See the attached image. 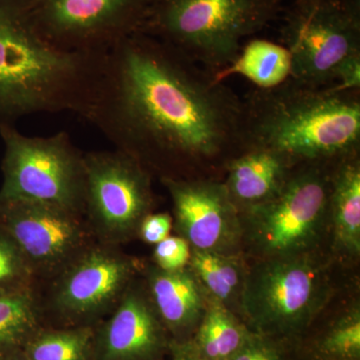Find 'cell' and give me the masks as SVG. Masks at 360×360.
<instances>
[{
  "label": "cell",
  "instance_id": "cell-1",
  "mask_svg": "<svg viewBox=\"0 0 360 360\" xmlns=\"http://www.w3.org/2000/svg\"><path fill=\"white\" fill-rule=\"evenodd\" d=\"M243 116L214 73L136 32L106 52L85 118L160 179H219L243 151Z\"/></svg>",
  "mask_w": 360,
  "mask_h": 360
},
{
  "label": "cell",
  "instance_id": "cell-2",
  "mask_svg": "<svg viewBox=\"0 0 360 360\" xmlns=\"http://www.w3.org/2000/svg\"><path fill=\"white\" fill-rule=\"evenodd\" d=\"M359 90L310 86L290 77L252 90L243 101V149H269L295 165L359 155Z\"/></svg>",
  "mask_w": 360,
  "mask_h": 360
},
{
  "label": "cell",
  "instance_id": "cell-3",
  "mask_svg": "<svg viewBox=\"0 0 360 360\" xmlns=\"http://www.w3.org/2000/svg\"><path fill=\"white\" fill-rule=\"evenodd\" d=\"M105 54L58 49L35 30L20 0H0V127L35 113L86 117Z\"/></svg>",
  "mask_w": 360,
  "mask_h": 360
},
{
  "label": "cell",
  "instance_id": "cell-4",
  "mask_svg": "<svg viewBox=\"0 0 360 360\" xmlns=\"http://www.w3.org/2000/svg\"><path fill=\"white\" fill-rule=\"evenodd\" d=\"M278 13L279 0H155L141 32L215 75Z\"/></svg>",
  "mask_w": 360,
  "mask_h": 360
},
{
  "label": "cell",
  "instance_id": "cell-5",
  "mask_svg": "<svg viewBox=\"0 0 360 360\" xmlns=\"http://www.w3.org/2000/svg\"><path fill=\"white\" fill-rule=\"evenodd\" d=\"M330 293L328 269L316 251L262 258L248 267L239 315L251 331L298 342Z\"/></svg>",
  "mask_w": 360,
  "mask_h": 360
},
{
  "label": "cell",
  "instance_id": "cell-6",
  "mask_svg": "<svg viewBox=\"0 0 360 360\" xmlns=\"http://www.w3.org/2000/svg\"><path fill=\"white\" fill-rule=\"evenodd\" d=\"M336 162L297 165L274 198L241 212L243 248L248 246L257 259L315 252L328 226Z\"/></svg>",
  "mask_w": 360,
  "mask_h": 360
},
{
  "label": "cell",
  "instance_id": "cell-7",
  "mask_svg": "<svg viewBox=\"0 0 360 360\" xmlns=\"http://www.w3.org/2000/svg\"><path fill=\"white\" fill-rule=\"evenodd\" d=\"M0 137L4 143L0 198L58 206L84 214V153L68 134L30 137L7 125L0 127Z\"/></svg>",
  "mask_w": 360,
  "mask_h": 360
},
{
  "label": "cell",
  "instance_id": "cell-8",
  "mask_svg": "<svg viewBox=\"0 0 360 360\" xmlns=\"http://www.w3.org/2000/svg\"><path fill=\"white\" fill-rule=\"evenodd\" d=\"M143 264L120 246L94 243L60 274L47 281L39 295L45 326H96L115 309Z\"/></svg>",
  "mask_w": 360,
  "mask_h": 360
},
{
  "label": "cell",
  "instance_id": "cell-9",
  "mask_svg": "<svg viewBox=\"0 0 360 360\" xmlns=\"http://www.w3.org/2000/svg\"><path fill=\"white\" fill-rule=\"evenodd\" d=\"M281 40L291 56L290 78L333 86L340 66L360 56V0H295Z\"/></svg>",
  "mask_w": 360,
  "mask_h": 360
},
{
  "label": "cell",
  "instance_id": "cell-10",
  "mask_svg": "<svg viewBox=\"0 0 360 360\" xmlns=\"http://www.w3.org/2000/svg\"><path fill=\"white\" fill-rule=\"evenodd\" d=\"M84 214L94 238L122 246L137 238L142 220L153 212L151 175L120 149L84 153Z\"/></svg>",
  "mask_w": 360,
  "mask_h": 360
},
{
  "label": "cell",
  "instance_id": "cell-11",
  "mask_svg": "<svg viewBox=\"0 0 360 360\" xmlns=\"http://www.w3.org/2000/svg\"><path fill=\"white\" fill-rule=\"evenodd\" d=\"M155 0H20L37 32L58 49L103 54L141 32Z\"/></svg>",
  "mask_w": 360,
  "mask_h": 360
},
{
  "label": "cell",
  "instance_id": "cell-12",
  "mask_svg": "<svg viewBox=\"0 0 360 360\" xmlns=\"http://www.w3.org/2000/svg\"><path fill=\"white\" fill-rule=\"evenodd\" d=\"M0 229L20 248L39 288L96 243L82 213L30 201L0 198Z\"/></svg>",
  "mask_w": 360,
  "mask_h": 360
},
{
  "label": "cell",
  "instance_id": "cell-13",
  "mask_svg": "<svg viewBox=\"0 0 360 360\" xmlns=\"http://www.w3.org/2000/svg\"><path fill=\"white\" fill-rule=\"evenodd\" d=\"M174 206L176 236L191 250L241 255L240 212L224 181L214 179H161Z\"/></svg>",
  "mask_w": 360,
  "mask_h": 360
},
{
  "label": "cell",
  "instance_id": "cell-14",
  "mask_svg": "<svg viewBox=\"0 0 360 360\" xmlns=\"http://www.w3.org/2000/svg\"><path fill=\"white\" fill-rule=\"evenodd\" d=\"M170 342L137 277L115 309L96 324L94 360H163Z\"/></svg>",
  "mask_w": 360,
  "mask_h": 360
},
{
  "label": "cell",
  "instance_id": "cell-15",
  "mask_svg": "<svg viewBox=\"0 0 360 360\" xmlns=\"http://www.w3.org/2000/svg\"><path fill=\"white\" fill-rule=\"evenodd\" d=\"M142 283L172 341L191 340L206 309L205 291L188 266L167 271L143 264Z\"/></svg>",
  "mask_w": 360,
  "mask_h": 360
},
{
  "label": "cell",
  "instance_id": "cell-16",
  "mask_svg": "<svg viewBox=\"0 0 360 360\" xmlns=\"http://www.w3.org/2000/svg\"><path fill=\"white\" fill-rule=\"evenodd\" d=\"M297 165L269 149H243L225 168L224 184L239 212L279 193Z\"/></svg>",
  "mask_w": 360,
  "mask_h": 360
},
{
  "label": "cell",
  "instance_id": "cell-17",
  "mask_svg": "<svg viewBox=\"0 0 360 360\" xmlns=\"http://www.w3.org/2000/svg\"><path fill=\"white\" fill-rule=\"evenodd\" d=\"M328 226L333 248L347 257L360 255L359 155L335 163L331 172L328 202Z\"/></svg>",
  "mask_w": 360,
  "mask_h": 360
},
{
  "label": "cell",
  "instance_id": "cell-18",
  "mask_svg": "<svg viewBox=\"0 0 360 360\" xmlns=\"http://www.w3.org/2000/svg\"><path fill=\"white\" fill-rule=\"evenodd\" d=\"M187 266L193 272L206 297L239 315L248 267L241 255L191 250Z\"/></svg>",
  "mask_w": 360,
  "mask_h": 360
},
{
  "label": "cell",
  "instance_id": "cell-19",
  "mask_svg": "<svg viewBox=\"0 0 360 360\" xmlns=\"http://www.w3.org/2000/svg\"><path fill=\"white\" fill-rule=\"evenodd\" d=\"M250 333L239 315L207 297L202 319L186 342L201 360H231Z\"/></svg>",
  "mask_w": 360,
  "mask_h": 360
},
{
  "label": "cell",
  "instance_id": "cell-20",
  "mask_svg": "<svg viewBox=\"0 0 360 360\" xmlns=\"http://www.w3.org/2000/svg\"><path fill=\"white\" fill-rule=\"evenodd\" d=\"M290 73L291 56L284 45L252 39L231 65L215 73V77L222 82L229 75H238L250 80L257 89H269L283 84Z\"/></svg>",
  "mask_w": 360,
  "mask_h": 360
},
{
  "label": "cell",
  "instance_id": "cell-21",
  "mask_svg": "<svg viewBox=\"0 0 360 360\" xmlns=\"http://www.w3.org/2000/svg\"><path fill=\"white\" fill-rule=\"evenodd\" d=\"M300 360H360V309L349 307L311 338L298 341Z\"/></svg>",
  "mask_w": 360,
  "mask_h": 360
},
{
  "label": "cell",
  "instance_id": "cell-22",
  "mask_svg": "<svg viewBox=\"0 0 360 360\" xmlns=\"http://www.w3.org/2000/svg\"><path fill=\"white\" fill-rule=\"evenodd\" d=\"M44 326L39 288L0 297V357L22 350Z\"/></svg>",
  "mask_w": 360,
  "mask_h": 360
},
{
  "label": "cell",
  "instance_id": "cell-23",
  "mask_svg": "<svg viewBox=\"0 0 360 360\" xmlns=\"http://www.w3.org/2000/svg\"><path fill=\"white\" fill-rule=\"evenodd\" d=\"M94 331L96 326H44L22 352L28 360H94Z\"/></svg>",
  "mask_w": 360,
  "mask_h": 360
},
{
  "label": "cell",
  "instance_id": "cell-24",
  "mask_svg": "<svg viewBox=\"0 0 360 360\" xmlns=\"http://www.w3.org/2000/svg\"><path fill=\"white\" fill-rule=\"evenodd\" d=\"M39 288V281L20 248L0 229V297Z\"/></svg>",
  "mask_w": 360,
  "mask_h": 360
},
{
  "label": "cell",
  "instance_id": "cell-25",
  "mask_svg": "<svg viewBox=\"0 0 360 360\" xmlns=\"http://www.w3.org/2000/svg\"><path fill=\"white\" fill-rule=\"evenodd\" d=\"M231 360H300L298 342L251 331Z\"/></svg>",
  "mask_w": 360,
  "mask_h": 360
},
{
  "label": "cell",
  "instance_id": "cell-26",
  "mask_svg": "<svg viewBox=\"0 0 360 360\" xmlns=\"http://www.w3.org/2000/svg\"><path fill=\"white\" fill-rule=\"evenodd\" d=\"M191 253L186 240L179 236H169L155 245L153 264L167 271L182 269L188 265Z\"/></svg>",
  "mask_w": 360,
  "mask_h": 360
},
{
  "label": "cell",
  "instance_id": "cell-27",
  "mask_svg": "<svg viewBox=\"0 0 360 360\" xmlns=\"http://www.w3.org/2000/svg\"><path fill=\"white\" fill-rule=\"evenodd\" d=\"M174 226V219L167 212H151L144 217L137 238L148 245H155L168 238Z\"/></svg>",
  "mask_w": 360,
  "mask_h": 360
},
{
  "label": "cell",
  "instance_id": "cell-28",
  "mask_svg": "<svg viewBox=\"0 0 360 360\" xmlns=\"http://www.w3.org/2000/svg\"><path fill=\"white\" fill-rule=\"evenodd\" d=\"M169 355L172 360H201L191 352L187 342H170Z\"/></svg>",
  "mask_w": 360,
  "mask_h": 360
},
{
  "label": "cell",
  "instance_id": "cell-29",
  "mask_svg": "<svg viewBox=\"0 0 360 360\" xmlns=\"http://www.w3.org/2000/svg\"><path fill=\"white\" fill-rule=\"evenodd\" d=\"M0 360H28L25 354H23L22 350H18V352H13L6 355V356L0 357Z\"/></svg>",
  "mask_w": 360,
  "mask_h": 360
}]
</instances>
